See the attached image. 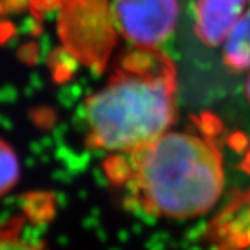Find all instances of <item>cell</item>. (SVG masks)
I'll return each instance as SVG.
<instances>
[{"instance_id": "obj_1", "label": "cell", "mask_w": 250, "mask_h": 250, "mask_svg": "<svg viewBox=\"0 0 250 250\" xmlns=\"http://www.w3.org/2000/svg\"><path fill=\"white\" fill-rule=\"evenodd\" d=\"M211 134L168 131L135 150L108 154L103 170L128 208L164 218L206 214L224 188L223 153Z\"/></svg>"}, {"instance_id": "obj_2", "label": "cell", "mask_w": 250, "mask_h": 250, "mask_svg": "<svg viewBox=\"0 0 250 250\" xmlns=\"http://www.w3.org/2000/svg\"><path fill=\"white\" fill-rule=\"evenodd\" d=\"M177 68L159 47L128 50L106 85L85 102L86 145L126 153L168 132L175 121Z\"/></svg>"}, {"instance_id": "obj_3", "label": "cell", "mask_w": 250, "mask_h": 250, "mask_svg": "<svg viewBox=\"0 0 250 250\" xmlns=\"http://www.w3.org/2000/svg\"><path fill=\"white\" fill-rule=\"evenodd\" d=\"M116 29L139 47H159L178 22V0H111Z\"/></svg>"}, {"instance_id": "obj_4", "label": "cell", "mask_w": 250, "mask_h": 250, "mask_svg": "<svg viewBox=\"0 0 250 250\" xmlns=\"http://www.w3.org/2000/svg\"><path fill=\"white\" fill-rule=\"evenodd\" d=\"M249 3L250 0H197V38L206 46L223 43Z\"/></svg>"}, {"instance_id": "obj_5", "label": "cell", "mask_w": 250, "mask_h": 250, "mask_svg": "<svg viewBox=\"0 0 250 250\" xmlns=\"http://www.w3.org/2000/svg\"><path fill=\"white\" fill-rule=\"evenodd\" d=\"M210 233L231 250L250 245V192H246L225 208V213L213 224Z\"/></svg>"}, {"instance_id": "obj_6", "label": "cell", "mask_w": 250, "mask_h": 250, "mask_svg": "<svg viewBox=\"0 0 250 250\" xmlns=\"http://www.w3.org/2000/svg\"><path fill=\"white\" fill-rule=\"evenodd\" d=\"M34 218L28 211L9 215L0 221V250H47L45 241L28 232Z\"/></svg>"}, {"instance_id": "obj_7", "label": "cell", "mask_w": 250, "mask_h": 250, "mask_svg": "<svg viewBox=\"0 0 250 250\" xmlns=\"http://www.w3.org/2000/svg\"><path fill=\"white\" fill-rule=\"evenodd\" d=\"M224 64L232 71L250 68V10L231 28L224 41Z\"/></svg>"}, {"instance_id": "obj_8", "label": "cell", "mask_w": 250, "mask_h": 250, "mask_svg": "<svg viewBox=\"0 0 250 250\" xmlns=\"http://www.w3.org/2000/svg\"><path fill=\"white\" fill-rule=\"evenodd\" d=\"M21 166L17 153L4 139L0 138V199L17 185Z\"/></svg>"}, {"instance_id": "obj_9", "label": "cell", "mask_w": 250, "mask_h": 250, "mask_svg": "<svg viewBox=\"0 0 250 250\" xmlns=\"http://www.w3.org/2000/svg\"><path fill=\"white\" fill-rule=\"evenodd\" d=\"M71 1L74 0H0V13L29 10L34 14H41L60 6H67Z\"/></svg>"}, {"instance_id": "obj_10", "label": "cell", "mask_w": 250, "mask_h": 250, "mask_svg": "<svg viewBox=\"0 0 250 250\" xmlns=\"http://www.w3.org/2000/svg\"><path fill=\"white\" fill-rule=\"evenodd\" d=\"M245 93H246V98L250 102V75L248 81H246V85H245Z\"/></svg>"}]
</instances>
